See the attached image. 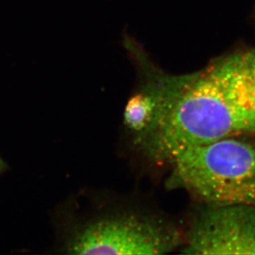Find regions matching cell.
<instances>
[{
  "mask_svg": "<svg viewBox=\"0 0 255 255\" xmlns=\"http://www.w3.org/2000/svg\"><path fill=\"white\" fill-rule=\"evenodd\" d=\"M154 119L137 144L158 165L186 149L224 138L255 135V94L244 54L212 63L191 75L154 74Z\"/></svg>",
  "mask_w": 255,
  "mask_h": 255,
  "instance_id": "1",
  "label": "cell"
},
{
  "mask_svg": "<svg viewBox=\"0 0 255 255\" xmlns=\"http://www.w3.org/2000/svg\"><path fill=\"white\" fill-rule=\"evenodd\" d=\"M169 188L187 191L207 206L255 207V147L234 137L192 147L170 164Z\"/></svg>",
  "mask_w": 255,
  "mask_h": 255,
  "instance_id": "2",
  "label": "cell"
},
{
  "mask_svg": "<svg viewBox=\"0 0 255 255\" xmlns=\"http://www.w3.org/2000/svg\"><path fill=\"white\" fill-rule=\"evenodd\" d=\"M178 229L139 214L100 220L85 227L69 246L73 255H165L183 244Z\"/></svg>",
  "mask_w": 255,
  "mask_h": 255,
  "instance_id": "3",
  "label": "cell"
},
{
  "mask_svg": "<svg viewBox=\"0 0 255 255\" xmlns=\"http://www.w3.org/2000/svg\"><path fill=\"white\" fill-rule=\"evenodd\" d=\"M181 253L255 255V207L207 206L183 238Z\"/></svg>",
  "mask_w": 255,
  "mask_h": 255,
  "instance_id": "4",
  "label": "cell"
},
{
  "mask_svg": "<svg viewBox=\"0 0 255 255\" xmlns=\"http://www.w3.org/2000/svg\"><path fill=\"white\" fill-rule=\"evenodd\" d=\"M156 107V97L149 84L130 98L124 111V121L135 136L141 135L151 124Z\"/></svg>",
  "mask_w": 255,
  "mask_h": 255,
  "instance_id": "5",
  "label": "cell"
},
{
  "mask_svg": "<svg viewBox=\"0 0 255 255\" xmlns=\"http://www.w3.org/2000/svg\"><path fill=\"white\" fill-rule=\"evenodd\" d=\"M246 60V67L248 70L249 75L251 77V83L253 85L255 93V51L244 53Z\"/></svg>",
  "mask_w": 255,
  "mask_h": 255,
  "instance_id": "6",
  "label": "cell"
},
{
  "mask_svg": "<svg viewBox=\"0 0 255 255\" xmlns=\"http://www.w3.org/2000/svg\"><path fill=\"white\" fill-rule=\"evenodd\" d=\"M3 168H4V164H3V162L0 159V172L3 169Z\"/></svg>",
  "mask_w": 255,
  "mask_h": 255,
  "instance_id": "7",
  "label": "cell"
}]
</instances>
